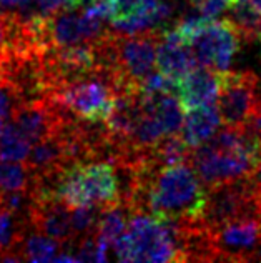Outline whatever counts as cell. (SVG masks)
I'll list each match as a JSON object with an SVG mask.
<instances>
[{"instance_id":"cell-1","label":"cell","mask_w":261,"mask_h":263,"mask_svg":"<svg viewBox=\"0 0 261 263\" xmlns=\"http://www.w3.org/2000/svg\"><path fill=\"white\" fill-rule=\"evenodd\" d=\"M205 202L207 186L195 168L183 162L150 167L130 206L133 212H147L158 218L193 221L202 217Z\"/></svg>"},{"instance_id":"cell-2","label":"cell","mask_w":261,"mask_h":263,"mask_svg":"<svg viewBox=\"0 0 261 263\" xmlns=\"http://www.w3.org/2000/svg\"><path fill=\"white\" fill-rule=\"evenodd\" d=\"M120 261H182L180 225L147 212H135L113 243Z\"/></svg>"},{"instance_id":"cell-3","label":"cell","mask_w":261,"mask_h":263,"mask_svg":"<svg viewBox=\"0 0 261 263\" xmlns=\"http://www.w3.org/2000/svg\"><path fill=\"white\" fill-rule=\"evenodd\" d=\"M57 197L68 206L108 205L120 202L118 178L110 162L97 160L62 168Z\"/></svg>"},{"instance_id":"cell-4","label":"cell","mask_w":261,"mask_h":263,"mask_svg":"<svg viewBox=\"0 0 261 263\" xmlns=\"http://www.w3.org/2000/svg\"><path fill=\"white\" fill-rule=\"evenodd\" d=\"M50 99L58 102L75 119L105 122L115 107V80L108 72L95 68L85 77L55 88Z\"/></svg>"},{"instance_id":"cell-5","label":"cell","mask_w":261,"mask_h":263,"mask_svg":"<svg viewBox=\"0 0 261 263\" xmlns=\"http://www.w3.org/2000/svg\"><path fill=\"white\" fill-rule=\"evenodd\" d=\"M243 217H261V205L248 177L231 180L207 189L202 217L198 221L208 230Z\"/></svg>"},{"instance_id":"cell-6","label":"cell","mask_w":261,"mask_h":263,"mask_svg":"<svg viewBox=\"0 0 261 263\" xmlns=\"http://www.w3.org/2000/svg\"><path fill=\"white\" fill-rule=\"evenodd\" d=\"M218 112L226 127L251 125L261 112L259 79L253 72H219Z\"/></svg>"},{"instance_id":"cell-7","label":"cell","mask_w":261,"mask_h":263,"mask_svg":"<svg viewBox=\"0 0 261 263\" xmlns=\"http://www.w3.org/2000/svg\"><path fill=\"white\" fill-rule=\"evenodd\" d=\"M196 64L213 70H226L239 50L242 37L228 18L208 20L187 35Z\"/></svg>"},{"instance_id":"cell-8","label":"cell","mask_w":261,"mask_h":263,"mask_svg":"<svg viewBox=\"0 0 261 263\" xmlns=\"http://www.w3.org/2000/svg\"><path fill=\"white\" fill-rule=\"evenodd\" d=\"M256 160L243 152L218 148L210 142L191 150L190 165L195 168L203 185L210 189L231 180L248 177Z\"/></svg>"},{"instance_id":"cell-9","label":"cell","mask_w":261,"mask_h":263,"mask_svg":"<svg viewBox=\"0 0 261 263\" xmlns=\"http://www.w3.org/2000/svg\"><path fill=\"white\" fill-rule=\"evenodd\" d=\"M70 212L72 206L57 197H32L29 221L47 237L57 240L60 245H67L73 241Z\"/></svg>"},{"instance_id":"cell-10","label":"cell","mask_w":261,"mask_h":263,"mask_svg":"<svg viewBox=\"0 0 261 263\" xmlns=\"http://www.w3.org/2000/svg\"><path fill=\"white\" fill-rule=\"evenodd\" d=\"M158 72L171 82H178L190 70L198 67L190 44L175 29L163 30V35L156 50Z\"/></svg>"},{"instance_id":"cell-11","label":"cell","mask_w":261,"mask_h":263,"mask_svg":"<svg viewBox=\"0 0 261 263\" xmlns=\"http://www.w3.org/2000/svg\"><path fill=\"white\" fill-rule=\"evenodd\" d=\"M219 72L210 67L198 65L176 82V99L183 108L213 105L218 99Z\"/></svg>"},{"instance_id":"cell-12","label":"cell","mask_w":261,"mask_h":263,"mask_svg":"<svg viewBox=\"0 0 261 263\" xmlns=\"http://www.w3.org/2000/svg\"><path fill=\"white\" fill-rule=\"evenodd\" d=\"M222 125V117L215 105H205L190 108L187 117L183 119L182 138L188 147H200L218 132Z\"/></svg>"},{"instance_id":"cell-13","label":"cell","mask_w":261,"mask_h":263,"mask_svg":"<svg viewBox=\"0 0 261 263\" xmlns=\"http://www.w3.org/2000/svg\"><path fill=\"white\" fill-rule=\"evenodd\" d=\"M58 250L60 243L57 240L47 237L45 233L29 225L20 233V238L15 248H13L12 257L15 261H53V258L58 255Z\"/></svg>"},{"instance_id":"cell-14","label":"cell","mask_w":261,"mask_h":263,"mask_svg":"<svg viewBox=\"0 0 261 263\" xmlns=\"http://www.w3.org/2000/svg\"><path fill=\"white\" fill-rule=\"evenodd\" d=\"M226 17L238 30L239 37L258 40L261 37V13L246 0H233Z\"/></svg>"},{"instance_id":"cell-15","label":"cell","mask_w":261,"mask_h":263,"mask_svg":"<svg viewBox=\"0 0 261 263\" xmlns=\"http://www.w3.org/2000/svg\"><path fill=\"white\" fill-rule=\"evenodd\" d=\"M30 221L17 217L0 202V261H15L12 252L20 238V233Z\"/></svg>"},{"instance_id":"cell-16","label":"cell","mask_w":261,"mask_h":263,"mask_svg":"<svg viewBox=\"0 0 261 263\" xmlns=\"http://www.w3.org/2000/svg\"><path fill=\"white\" fill-rule=\"evenodd\" d=\"M32 143L9 122L0 132V158L10 162H25Z\"/></svg>"},{"instance_id":"cell-17","label":"cell","mask_w":261,"mask_h":263,"mask_svg":"<svg viewBox=\"0 0 261 263\" xmlns=\"http://www.w3.org/2000/svg\"><path fill=\"white\" fill-rule=\"evenodd\" d=\"M30 175L25 165L0 158V192H20L29 189Z\"/></svg>"},{"instance_id":"cell-18","label":"cell","mask_w":261,"mask_h":263,"mask_svg":"<svg viewBox=\"0 0 261 263\" xmlns=\"http://www.w3.org/2000/svg\"><path fill=\"white\" fill-rule=\"evenodd\" d=\"M190 9L203 20H216L228 12L233 0H188Z\"/></svg>"},{"instance_id":"cell-19","label":"cell","mask_w":261,"mask_h":263,"mask_svg":"<svg viewBox=\"0 0 261 263\" xmlns=\"http://www.w3.org/2000/svg\"><path fill=\"white\" fill-rule=\"evenodd\" d=\"M62 9H67L65 0H33V12L40 17H50Z\"/></svg>"},{"instance_id":"cell-20","label":"cell","mask_w":261,"mask_h":263,"mask_svg":"<svg viewBox=\"0 0 261 263\" xmlns=\"http://www.w3.org/2000/svg\"><path fill=\"white\" fill-rule=\"evenodd\" d=\"M15 100H13L12 93L9 92L7 88H4L0 85V119L2 120H7L10 119L12 115V110L15 108Z\"/></svg>"},{"instance_id":"cell-21","label":"cell","mask_w":261,"mask_h":263,"mask_svg":"<svg viewBox=\"0 0 261 263\" xmlns=\"http://www.w3.org/2000/svg\"><path fill=\"white\" fill-rule=\"evenodd\" d=\"M67 2V7H70V9H80V7H85L87 4L93 2V0H65Z\"/></svg>"},{"instance_id":"cell-22","label":"cell","mask_w":261,"mask_h":263,"mask_svg":"<svg viewBox=\"0 0 261 263\" xmlns=\"http://www.w3.org/2000/svg\"><path fill=\"white\" fill-rule=\"evenodd\" d=\"M246 2H250V4L261 13V0H246Z\"/></svg>"},{"instance_id":"cell-23","label":"cell","mask_w":261,"mask_h":263,"mask_svg":"<svg viewBox=\"0 0 261 263\" xmlns=\"http://www.w3.org/2000/svg\"><path fill=\"white\" fill-rule=\"evenodd\" d=\"M253 125H255V127H256V130L259 132V135H261V112H259V115L256 117V120H255V122H253Z\"/></svg>"},{"instance_id":"cell-24","label":"cell","mask_w":261,"mask_h":263,"mask_svg":"<svg viewBox=\"0 0 261 263\" xmlns=\"http://www.w3.org/2000/svg\"><path fill=\"white\" fill-rule=\"evenodd\" d=\"M2 128H4V120L0 119V132H2Z\"/></svg>"}]
</instances>
